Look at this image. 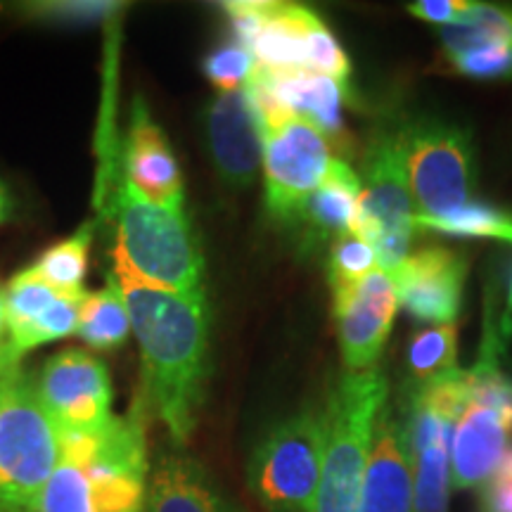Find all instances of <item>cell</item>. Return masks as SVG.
Returning a JSON list of instances; mask_svg holds the SVG:
<instances>
[{
  "mask_svg": "<svg viewBox=\"0 0 512 512\" xmlns=\"http://www.w3.org/2000/svg\"><path fill=\"white\" fill-rule=\"evenodd\" d=\"M143 361L145 408L178 446L195 432L209 375V304L204 297L119 280Z\"/></svg>",
  "mask_w": 512,
  "mask_h": 512,
  "instance_id": "6da1fadb",
  "label": "cell"
},
{
  "mask_svg": "<svg viewBox=\"0 0 512 512\" xmlns=\"http://www.w3.org/2000/svg\"><path fill=\"white\" fill-rule=\"evenodd\" d=\"M147 460L143 406L98 434L60 432V460L38 512H145Z\"/></svg>",
  "mask_w": 512,
  "mask_h": 512,
  "instance_id": "7a4b0ae2",
  "label": "cell"
},
{
  "mask_svg": "<svg viewBox=\"0 0 512 512\" xmlns=\"http://www.w3.org/2000/svg\"><path fill=\"white\" fill-rule=\"evenodd\" d=\"M114 275L155 290L204 297V256L185 207H159L117 185L110 202Z\"/></svg>",
  "mask_w": 512,
  "mask_h": 512,
  "instance_id": "3957f363",
  "label": "cell"
},
{
  "mask_svg": "<svg viewBox=\"0 0 512 512\" xmlns=\"http://www.w3.org/2000/svg\"><path fill=\"white\" fill-rule=\"evenodd\" d=\"M389 401L380 370L344 373L325 403V453L316 512H358L375 422Z\"/></svg>",
  "mask_w": 512,
  "mask_h": 512,
  "instance_id": "277c9868",
  "label": "cell"
},
{
  "mask_svg": "<svg viewBox=\"0 0 512 512\" xmlns=\"http://www.w3.org/2000/svg\"><path fill=\"white\" fill-rule=\"evenodd\" d=\"M60 460V430L36 382L15 368L0 377V512H38Z\"/></svg>",
  "mask_w": 512,
  "mask_h": 512,
  "instance_id": "5b68a950",
  "label": "cell"
},
{
  "mask_svg": "<svg viewBox=\"0 0 512 512\" xmlns=\"http://www.w3.org/2000/svg\"><path fill=\"white\" fill-rule=\"evenodd\" d=\"M325 453L323 411L290 415L273 427L249 458L247 477L268 512H316Z\"/></svg>",
  "mask_w": 512,
  "mask_h": 512,
  "instance_id": "8992f818",
  "label": "cell"
},
{
  "mask_svg": "<svg viewBox=\"0 0 512 512\" xmlns=\"http://www.w3.org/2000/svg\"><path fill=\"white\" fill-rule=\"evenodd\" d=\"M396 140L413 195V226L453 214L472 202L475 157L465 128L418 117L396 126Z\"/></svg>",
  "mask_w": 512,
  "mask_h": 512,
  "instance_id": "52a82bcc",
  "label": "cell"
},
{
  "mask_svg": "<svg viewBox=\"0 0 512 512\" xmlns=\"http://www.w3.org/2000/svg\"><path fill=\"white\" fill-rule=\"evenodd\" d=\"M413 195L396 128H377L363 150L361 197L351 235L373 245L377 261L394 273L411 254Z\"/></svg>",
  "mask_w": 512,
  "mask_h": 512,
  "instance_id": "ba28073f",
  "label": "cell"
},
{
  "mask_svg": "<svg viewBox=\"0 0 512 512\" xmlns=\"http://www.w3.org/2000/svg\"><path fill=\"white\" fill-rule=\"evenodd\" d=\"M465 406V370L408 389L406 432L413 460V512H448L451 437Z\"/></svg>",
  "mask_w": 512,
  "mask_h": 512,
  "instance_id": "9c48e42d",
  "label": "cell"
},
{
  "mask_svg": "<svg viewBox=\"0 0 512 512\" xmlns=\"http://www.w3.org/2000/svg\"><path fill=\"white\" fill-rule=\"evenodd\" d=\"M264 140V204L280 226L302 219L309 197L328 176L332 164L330 140L309 121L290 117L261 131Z\"/></svg>",
  "mask_w": 512,
  "mask_h": 512,
  "instance_id": "30bf717a",
  "label": "cell"
},
{
  "mask_svg": "<svg viewBox=\"0 0 512 512\" xmlns=\"http://www.w3.org/2000/svg\"><path fill=\"white\" fill-rule=\"evenodd\" d=\"M36 392L60 432L98 434L117 420L110 370L91 351L64 349L50 356Z\"/></svg>",
  "mask_w": 512,
  "mask_h": 512,
  "instance_id": "8fae6325",
  "label": "cell"
},
{
  "mask_svg": "<svg viewBox=\"0 0 512 512\" xmlns=\"http://www.w3.org/2000/svg\"><path fill=\"white\" fill-rule=\"evenodd\" d=\"M332 304L344 366L349 373L373 370L392 332L399 306L392 275L384 268H375L358 283L332 290Z\"/></svg>",
  "mask_w": 512,
  "mask_h": 512,
  "instance_id": "7c38bea8",
  "label": "cell"
},
{
  "mask_svg": "<svg viewBox=\"0 0 512 512\" xmlns=\"http://www.w3.org/2000/svg\"><path fill=\"white\" fill-rule=\"evenodd\" d=\"M119 171V183L140 200L159 207H185L181 164L143 98L133 100Z\"/></svg>",
  "mask_w": 512,
  "mask_h": 512,
  "instance_id": "4fadbf2b",
  "label": "cell"
},
{
  "mask_svg": "<svg viewBox=\"0 0 512 512\" xmlns=\"http://www.w3.org/2000/svg\"><path fill=\"white\" fill-rule=\"evenodd\" d=\"M392 275L396 297L420 323L451 325L463 306L467 259L444 247H425L408 254Z\"/></svg>",
  "mask_w": 512,
  "mask_h": 512,
  "instance_id": "5bb4252c",
  "label": "cell"
},
{
  "mask_svg": "<svg viewBox=\"0 0 512 512\" xmlns=\"http://www.w3.org/2000/svg\"><path fill=\"white\" fill-rule=\"evenodd\" d=\"M207 140L214 169L228 188L242 190L254 183L264 155L261 126L245 86L219 93L207 110Z\"/></svg>",
  "mask_w": 512,
  "mask_h": 512,
  "instance_id": "9a60e30c",
  "label": "cell"
},
{
  "mask_svg": "<svg viewBox=\"0 0 512 512\" xmlns=\"http://www.w3.org/2000/svg\"><path fill=\"white\" fill-rule=\"evenodd\" d=\"M358 512H413V460L406 420L389 401L375 422Z\"/></svg>",
  "mask_w": 512,
  "mask_h": 512,
  "instance_id": "2e32d148",
  "label": "cell"
},
{
  "mask_svg": "<svg viewBox=\"0 0 512 512\" xmlns=\"http://www.w3.org/2000/svg\"><path fill=\"white\" fill-rule=\"evenodd\" d=\"M512 432V418L482 401H465L451 437V489H477L498 470Z\"/></svg>",
  "mask_w": 512,
  "mask_h": 512,
  "instance_id": "e0dca14e",
  "label": "cell"
},
{
  "mask_svg": "<svg viewBox=\"0 0 512 512\" xmlns=\"http://www.w3.org/2000/svg\"><path fill=\"white\" fill-rule=\"evenodd\" d=\"M256 81L266 88L280 110L309 121L328 140L342 136V102L347 83L313 72H268L254 69Z\"/></svg>",
  "mask_w": 512,
  "mask_h": 512,
  "instance_id": "ac0fdd59",
  "label": "cell"
},
{
  "mask_svg": "<svg viewBox=\"0 0 512 512\" xmlns=\"http://www.w3.org/2000/svg\"><path fill=\"white\" fill-rule=\"evenodd\" d=\"M147 512H230L204 467L181 453H164L150 470Z\"/></svg>",
  "mask_w": 512,
  "mask_h": 512,
  "instance_id": "d6986e66",
  "label": "cell"
},
{
  "mask_svg": "<svg viewBox=\"0 0 512 512\" xmlns=\"http://www.w3.org/2000/svg\"><path fill=\"white\" fill-rule=\"evenodd\" d=\"M361 197V176L344 159H332L328 176L318 185L302 211L299 223L313 242L337 240L351 233Z\"/></svg>",
  "mask_w": 512,
  "mask_h": 512,
  "instance_id": "ffe728a7",
  "label": "cell"
},
{
  "mask_svg": "<svg viewBox=\"0 0 512 512\" xmlns=\"http://www.w3.org/2000/svg\"><path fill=\"white\" fill-rule=\"evenodd\" d=\"M76 335L95 351L117 349L126 342L128 335H133L124 287L114 273H107L105 285L100 290L86 292Z\"/></svg>",
  "mask_w": 512,
  "mask_h": 512,
  "instance_id": "44dd1931",
  "label": "cell"
},
{
  "mask_svg": "<svg viewBox=\"0 0 512 512\" xmlns=\"http://www.w3.org/2000/svg\"><path fill=\"white\" fill-rule=\"evenodd\" d=\"M95 223L86 221L69 238L55 242L34 261V271L50 287L69 297H83V280L88 275V256H91Z\"/></svg>",
  "mask_w": 512,
  "mask_h": 512,
  "instance_id": "7402d4cb",
  "label": "cell"
},
{
  "mask_svg": "<svg viewBox=\"0 0 512 512\" xmlns=\"http://www.w3.org/2000/svg\"><path fill=\"white\" fill-rule=\"evenodd\" d=\"M458 328L456 325H434L415 332L408 344V375L411 387L441 380L458 373Z\"/></svg>",
  "mask_w": 512,
  "mask_h": 512,
  "instance_id": "603a6c76",
  "label": "cell"
},
{
  "mask_svg": "<svg viewBox=\"0 0 512 512\" xmlns=\"http://www.w3.org/2000/svg\"><path fill=\"white\" fill-rule=\"evenodd\" d=\"M415 228L451 235V238H489L512 245V214L477 200L439 219L418 221Z\"/></svg>",
  "mask_w": 512,
  "mask_h": 512,
  "instance_id": "cb8c5ba5",
  "label": "cell"
},
{
  "mask_svg": "<svg viewBox=\"0 0 512 512\" xmlns=\"http://www.w3.org/2000/svg\"><path fill=\"white\" fill-rule=\"evenodd\" d=\"M83 297H86V294H83ZM83 297L62 294L41 318H36L34 323L27 325V328L10 332L8 342L5 344H8L12 361L19 363V358L29 354V351L46 347V344L57 342V339L76 335V330H79V311Z\"/></svg>",
  "mask_w": 512,
  "mask_h": 512,
  "instance_id": "d4e9b609",
  "label": "cell"
},
{
  "mask_svg": "<svg viewBox=\"0 0 512 512\" xmlns=\"http://www.w3.org/2000/svg\"><path fill=\"white\" fill-rule=\"evenodd\" d=\"M60 297L62 292L50 287L31 266L12 275L8 287H5L8 335L27 328L36 318H41Z\"/></svg>",
  "mask_w": 512,
  "mask_h": 512,
  "instance_id": "484cf974",
  "label": "cell"
},
{
  "mask_svg": "<svg viewBox=\"0 0 512 512\" xmlns=\"http://www.w3.org/2000/svg\"><path fill=\"white\" fill-rule=\"evenodd\" d=\"M119 8L124 5L110 0H43V3L19 5V12L31 22L48 24V27H91L117 15Z\"/></svg>",
  "mask_w": 512,
  "mask_h": 512,
  "instance_id": "4316f807",
  "label": "cell"
},
{
  "mask_svg": "<svg viewBox=\"0 0 512 512\" xmlns=\"http://www.w3.org/2000/svg\"><path fill=\"white\" fill-rule=\"evenodd\" d=\"M377 268V254L370 242L356 235H342L332 242L328 256V283L330 290L354 285Z\"/></svg>",
  "mask_w": 512,
  "mask_h": 512,
  "instance_id": "83f0119b",
  "label": "cell"
},
{
  "mask_svg": "<svg viewBox=\"0 0 512 512\" xmlns=\"http://www.w3.org/2000/svg\"><path fill=\"white\" fill-rule=\"evenodd\" d=\"M204 76L219 88V93L240 91L252 79L256 62L252 50L242 46L240 41L223 43L204 57Z\"/></svg>",
  "mask_w": 512,
  "mask_h": 512,
  "instance_id": "f1b7e54d",
  "label": "cell"
},
{
  "mask_svg": "<svg viewBox=\"0 0 512 512\" xmlns=\"http://www.w3.org/2000/svg\"><path fill=\"white\" fill-rule=\"evenodd\" d=\"M446 57L456 74L472 79H512V43H486Z\"/></svg>",
  "mask_w": 512,
  "mask_h": 512,
  "instance_id": "f546056e",
  "label": "cell"
},
{
  "mask_svg": "<svg viewBox=\"0 0 512 512\" xmlns=\"http://www.w3.org/2000/svg\"><path fill=\"white\" fill-rule=\"evenodd\" d=\"M484 512H512V448H508L498 470L482 486Z\"/></svg>",
  "mask_w": 512,
  "mask_h": 512,
  "instance_id": "4dcf8cb0",
  "label": "cell"
},
{
  "mask_svg": "<svg viewBox=\"0 0 512 512\" xmlns=\"http://www.w3.org/2000/svg\"><path fill=\"white\" fill-rule=\"evenodd\" d=\"M472 5L475 3H465V0H420V3L408 5V10L418 19H425V22L451 27V24L463 22L470 15Z\"/></svg>",
  "mask_w": 512,
  "mask_h": 512,
  "instance_id": "1f68e13d",
  "label": "cell"
},
{
  "mask_svg": "<svg viewBox=\"0 0 512 512\" xmlns=\"http://www.w3.org/2000/svg\"><path fill=\"white\" fill-rule=\"evenodd\" d=\"M12 216V197H10V190L5 188V183L0 181V226H3L5 221H10Z\"/></svg>",
  "mask_w": 512,
  "mask_h": 512,
  "instance_id": "d6a6232c",
  "label": "cell"
},
{
  "mask_svg": "<svg viewBox=\"0 0 512 512\" xmlns=\"http://www.w3.org/2000/svg\"><path fill=\"white\" fill-rule=\"evenodd\" d=\"M8 342V311H5V290L0 287V347Z\"/></svg>",
  "mask_w": 512,
  "mask_h": 512,
  "instance_id": "836d02e7",
  "label": "cell"
},
{
  "mask_svg": "<svg viewBox=\"0 0 512 512\" xmlns=\"http://www.w3.org/2000/svg\"><path fill=\"white\" fill-rule=\"evenodd\" d=\"M15 368H19V363L12 361V356H10V351H8V344H5V347H0V377L8 375L10 370H15Z\"/></svg>",
  "mask_w": 512,
  "mask_h": 512,
  "instance_id": "e575fe53",
  "label": "cell"
},
{
  "mask_svg": "<svg viewBox=\"0 0 512 512\" xmlns=\"http://www.w3.org/2000/svg\"><path fill=\"white\" fill-rule=\"evenodd\" d=\"M505 316L512 320V287H510V297H508V311H505Z\"/></svg>",
  "mask_w": 512,
  "mask_h": 512,
  "instance_id": "d590c367",
  "label": "cell"
},
{
  "mask_svg": "<svg viewBox=\"0 0 512 512\" xmlns=\"http://www.w3.org/2000/svg\"><path fill=\"white\" fill-rule=\"evenodd\" d=\"M230 512H238V510H230Z\"/></svg>",
  "mask_w": 512,
  "mask_h": 512,
  "instance_id": "8d00e7d4",
  "label": "cell"
}]
</instances>
